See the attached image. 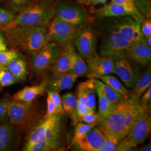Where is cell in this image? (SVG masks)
Segmentation results:
<instances>
[{"label": "cell", "instance_id": "1", "mask_svg": "<svg viewBox=\"0 0 151 151\" xmlns=\"http://www.w3.org/2000/svg\"><path fill=\"white\" fill-rule=\"evenodd\" d=\"M3 28L9 45L21 54L30 55L49 42L45 27L8 25Z\"/></svg>", "mask_w": 151, "mask_h": 151}, {"label": "cell", "instance_id": "2", "mask_svg": "<svg viewBox=\"0 0 151 151\" xmlns=\"http://www.w3.org/2000/svg\"><path fill=\"white\" fill-rule=\"evenodd\" d=\"M55 5L50 0L32 1L15 15L9 25L27 27H48L55 16Z\"/></svg>", "mask_w": 151, "mask_h": 151}, {"label": "cell", "instance_id": "3", "mask_svg": "<svg viewBox=\"0 0 151 151\" xmlns=\"http://www.w3.org/2000/svg\"><path fill=\"white\" fill-rule=\"evenodd\" d=\"M134 100L129 96L115 105L107 119L100 122L101 127L105 132L115 135L120 139L127 136L131 128L128 111Z\"/></svg>", "mask_w": 151, "mask_h": 151}, {"label": "cell", "instance_id": "4", "mask_svg": "<svg viewBox=\"0 0 151 151\" xmlns=\"http://www.w3.org/2000/svg\"><path fill=\"white\" fill-rule=\"evenodd\" d=\"M131 45L120 33L114 22L104 34L100 53V55L114 60L128 57Z\"/></svg>", "mask_w": 151, "mask_h": 151}, {"label": "cell", "instance_id": "5", "mask_svg": "<svg viewBox=\"0 0 151 151\" xmlns=\"http://www.w3.org/2000/svg\"><path fill=\"white\" fill-rule=\"evenodd\" d=\"M60 52L57 44L49 42L37 52L31 54L30 62L33 70L36 72H42L52 67Z\"/></svg>", "mask_w": 151, "mask_h": 151}, {"label": "cell", "instance_id": "6", "mask_svg": "<svg viewBox=\"0 0 151 151\" xmlns=\"http://www.w3.org/2000/svg\"><path fill=\"white\" fill-rule=\"evenodd\" d=\"M77 30V26L54 17L48 27L47 36L49 41L65 45L75 39Z\"/></svg>", "mask_w": 151, "mask_h": 151}, {"label": "cell", "instance_id": "7", "mask_svg": "<svg viewBox=\"0 0 151 151\" xmlns=\"http://www.w3.org/2000/svg\"><path fill=\"white\" fill-rule=\"evenodd\" d=\"M62 115L46 130L43 137L26 151H50L59 149L61 140Z\"/></svg>", "mask_w": 151, "mask_h": 151}, {"label": "cell", "instance_id": "8", "mask_svg": "<svg viewBox=\"0 0 151 151\" xmlns=\"http://www.w3.org/2000/svg\"><path fill=\"white\" fill-rule=\"evenodd\" d=\"M32 102H25L14 100L7 109L6 121L15 125L22 131L32 119Z\"/></svg>", "mask_w": 151, "mask_h": 151}, {"label": "cell", "instance_id": "9", "mask_svg": "<svg viewBox=\"0 0 151 151\" xmlns=\"http://www.w3.org/2000/svg\"><path fill=\"white\" fill-rule=\"evenodd\" d=\"M114 23L120 33L131 45L138 43L144 38L140 31V22L131 16L118 17Z\"/></svg>", "mask_w": 151, "mask_h": 151}, {"label": "cell", "instance_id": "10", "mask_svg": "<svg viewBox=\"0 0 151 151\" xmlns=\"http://www.w3.org/2000/svg\"><path fill=\"white\" fill-rule=\"evenodd\" d=\"M150 108H146L132 125L126 138L132 140L136 145L143 143L151 133V118Z\"/></svg>", "mask_w": 151, "mask_h": 151}, {"label": "cell", "instance_id": "11", "mask_svg": "<svg viewBox=\"0 0 151 151\" xmlns=\"http://www.w3.org/2000/svg\"><path fill=\"white\" fill-rule=\"evenodd\" d=\"M75 44L79 54L86 60L96 54V36L90 27L77 29Z\"/></svg>", "mask_w": 151, "mask_h": 151}, {"label": "cell", "instance_id": "12", "mask_svg": "<svg viewBox=\"0 0 151 151\" xmlns=\"http://www.w3.org/2000/svg\"><path fill=\"white\" fill-rule=\"evenodd\" d=\"M113 73L119 76L128 87H133L140 75L138 65L128 57L115 60Z\"/></svg>", "mask_w": 151, "mask_h": 151}, {"label": "cell", "instance_id": "13", "mask_svg": "<svg viewBox=\"0 0 151 151\" xmlns=\"http://www.w3.org/2000/svg\"><path fill=\"white\" fill-rule=\"evenodd\" d=\"M86 61L88 70L86 76L89 78H99L113 73L115 60L111 58L96 53Z\"/></svg>", "mask_w": 151, "mask_h": 151}, {"label": "cell", "instance_id": "14", "mask_svg": "<svg viewBox=\"0 0 151 151\" xmlns=\"http://www.w3.org/2000/svg\"><path fill=\"white\" fill-rule=\"evenodd\" d=\"M21 130L7 121L0 123V151H15L20 140Z\"/></svg>", "mask_w": 151, "mask_h": 151}, {"label": "cell", "instance_id": "15", "mask_svg": "<svg viewBox=\"0 0 151 151\" xmlns=\"http://www.w3.org/2000/svg\"><path fill=\"white\" fill-rule=\"evenodd\" d=\"M96 14L99 17H118L122 16H131L137 21L142 22L145 19L140 11L138 9H133L119 4L111 2L103 6L96 11Z\"/></svg>", "mask_w": 151, "mask_h": 151}, {"label": "cell", "instance_id": "16", "mask_svg": "<svg viewBox=\"0 0 151 151\" xmlns=\"http://www.w3.org/2000/svg\"><path fill=\"white\" fill-rule=\"evenodd\" d=\"M54 17L75 26L81 25L86 19L80 7L65 2H60L55 5Z\"/></svg>", "mask_w": 151, "mask_h": 151}, {"label": "cell", "instance_id": "17", "mask_svg": "<svg viewBox=\"0 0 151 151\" xmlns=\"http://www.w3.org/2000/svg\"><path fill=\"white\" fill-rule=\"evenodd\" d=\"M105 138L101 127L93 128L78 139L73 145L79 150L99 151Z\"/></svg>", "mask_w": 151, "mask_h": 151}, {"label": "cell", "instance_id": "18", "mask_svg": "<svg viewBox=\"0 0 151 151\" xmlns=\"http://www.w3.org/2000/svg\"><path fill=\"white\" fill-rule=\"evenodd\" d=\"M96 92L95 78L82 82L77 87V99L93 112L96 110Z\"/></svg>", "mask_w": 151, "mask_h": 151}, {"label": "cell", "instance_id": "19", "mask_svg": "<svg viewBox=\"0 0 151 151\" xmlns=\"http://www.w3.org/2000/svg\"><path fill=\"white\" fill-rule=\"evenodd\" d=\"M137 65L143 66L150 65L151 60V47L146 43L144 37L139 42L130 46L128 52V57Z\"/></svg>", "mask_w": 151, "mask_h": 151}, {"label": "cell", "instance_id": "20", "mask_svg": "<svg viewBox=\"0 0 151 151\" xmlns=\"http://www.w3.org/2000/svg\"><path fill=\"white\" fill-rule=\"evenodd\" d=\"M61 114H56L51 117L44 118L43 120L32 128L27 137L23 151H26L27 148L34 143L40 140L43 137L49 127L54 123Z\"/></svg>", "mask_w": 151, "mask_h": 151}, {"label": "cell", "instance_id": "21", "mask_svg": "<svg viewBox=\"0 0 151 151\" xmlns=\"http://www.w3.org/2000/svg\"><path fill=\"white\" fill-rule=\"evenodd\" d=\"M72 45L70 42L68 43L65 44L62 50H60L58 57L52 67L54 77L70 72L71 65L70 49Z\"/></svg>", "mask_w": 151, "mask_h": 151}, {"label": "cell", "instance_id": "22", "mask_svg": "<svg viewBox=\"0 0 151 151\" xmlns=\"http://www.w3.org/2000/svg\"><path fill=\"white\" fill-rule=\"evenodd\" d=\"M48 81L44 80L41 83L32 86H26L17 92L13 96L14 100L25 102H32L36 97L43 95L47 90V86Z\"/></svg>", "mask_w": 151, "mask_h": 151}, {"label": "cell", "instance_id": "23", "mask_svg": "<svg viewBox=\"0 0 151 151\" xmlns=\"http://www.w3.org/2000/svg\"><path fill=\"white\" fill-rule=\"evenodd\" d=\"M78 77V76L70 72L54 77V79L48 82L47 90L59 92L65 90H70Z\"/></svg>", "mask_w": 151, "mask_h": 151}, {"label": "cell", "instance_id": "24", "mask_svg": "<svg viewBox=\"0 0 151 151\" xmlns=\"http://www.w3.org/2000/svg\"><path fill=\"white\" fill-rule=\"evenodd\" d=\"M151 67L145 70L139 76L135 83L133 86V90L129 96L132 97L136 101H138L142 95L145 93L147 88L151 86Z\"/></svg>", "mask_w": 151, "mask_h": 151}, {"label": "cell", "instance_id": "25", "mask_svg": "<svg viewBox=\"0 0 151 151\" xmlns=\"http://www.w3.org/2000/svg\"><path fill=\"white\" fill-rule=\"evenodd\" d=\"M5 67L18 81H22L26 78L27 73V62L22 55L11 60Z\"/></svg>", "mask_w": 151, "mask_h": 151}, {"label": "cell", "instance_id": "26", "mask_svg": "<svg viewBox=\"0 0 151 151\" xmlns=\"http://www.w3.org/2000/svg\"><path fill=\"white\" fill-rule=\"evenodd\" d=\"M70 56L71 65L70 72L78 77L87 76L88 71L87 65L81 55L76 52L73 45L70 49Z\"/></svg>", "mask_w": 151, "mask_h": 151}, {"label": "cell", "instance_id": "27", "mask_svg": "<svg viewBox=\"0 0 151 151\" xmlns=\"http://www.w3.org/2000/svg\"><path fill=\"white\" fill-rule=\"evenodd\" d=\"M96 88L113 105L116 104L125 99L123 95L115 91L111 87L97 80H96Z\"/></svg>", "mask_w": 151, "mask_h": 151}, {"label": "cell", "instance_id": "28", "mask_svg": "<svg viewBox=\"0 0 151 151\" xmlns=\"http://www.w3.org/2000/svg\"><path fill=\"white\" fill-rule=\"evenodd\" d=\"M96 91L99 98V111L97 114L100 116V122H102L107 119L112 111L115 105L110 103L96 88Z\"/></svg>", "mask_w": 151, "mask_h": 151}, {"label": "cell", "instance_id": "29", "mask_svg": "<svg viewBox=\"0 0 151 151\" xmlns=\"http://www.w3.org/2000/svg\"><path fill=\"white\" fill-rule=\"evenodd\" d=\"M99 78L104 82V83L111 87L115 91L123 95L125 99H127L129 97V92L115 77L108 75L102 76Z\"/></svg>", "mask_w": 151, "mask_h": 151}, {"label": "cell", "instance_id": "30", "mask_svg": "<svg viewBox=\"0 0 151 151\" xmlns=\"http://www.w3.org/2000/svg\"><path fill=\"white\" fill-rule=\"evenodd\" d=\"M61 98L64 111L73 113L75 110L77 97L72 93H67L63 94Z\"/></svg>", "mask_w": 151, "mask_h": 151}, {"label": "cell", "instance_id": "31", "mask_svg": "<svg viewBox=\"0 0 151 151\" xmlns=\"http://www.w3.org/2000/svg\"><path fill=\"white\" fill-rule=\"evenodd\" d=\"M19 81L6 67L0 68V87L11 86Z\"/></svg>", "mask_w": 151, "mask_h": 151}, {"label": "cell", "instance_id": "32", "mask_svg": "<svg viewBox=\"0 0 151 151\" xmlns=\"http://www.w3.org/2000/svg\"><path fill=\"white\" fill-rule=\"evenodd\" d=\"M104 133L105 136V138L103 143V146L99 151H115L116 147L121 140L118 137L105 132Z\"/></svg>", "mask_w": 151, "mask_h": 151}, {"label": "cell", "instance_id": "33", "mask_svg": "<svg viewBox=\"0 0 151 151\" xmlns=\"http://www.w3.org/2000/svg\"><path fill=\"white\" fill-rule=\"evenodd\" d=\"M96 124V123L87 124L82 122L78 123L76 127L75 132L73 139L72 140L71 145H73L78 139H80L83 135H85L90 130L95 127Z\"/></svg>", "mask_w": 151, "mask_h": 151}, {"label": "cell", "instance_id": "34", "mask_svg": "<svg viewBox=\"0 0 151 151\" xmlns=\"http://www.w3.org/2000/svg\"><path fill=\"white\" fill-rule=\"evenodd\" d=\"M8 9L16 12L22 10L33 0H2Z\"/></svg>", "mask_w": 151, "mask_h": 151}, {"label": "cell", "instance_id": "35", "mask_svg": "<svg viewBox=\"0 0 151 151\" xmlns=\"http://www.w3.org/2000/svg\"><path fill=\"white\" fill-rule=\"evenodd\" d=\"M22 55L19 52L14 49L0 51V68L5 67L11 60Z\"/></svg>", "mask_w": 151, "mask_h": 151}, {"label": "cell", "instance_id": "36", "mask_svg": "<svg viewBox=\"0 0 151 151\" xmlns=\"http://www.w3.org/2000/svg\"><path fill=\"white\" fill-rule=\"evenodd\" d=\"M90 112H93V111H92L91 110H90L85 104L81 102L80 100L77 99L75 110L74 112L72 113L75 123H77V122H79V119L81 118V116Z\"/></svg>", "mask_w": 151, "mask_h": 151}, {"label": "cell", "instance_id": "37", "mask_svg": "<svg viewBox=\"0 0 151 151\" xmlns=\"http://www.w3.org/2000/svg\"><path fill=\"white\" fill-rule=\"evenodd\" d=\"M15 15V12L0 6V25H9L12 22Z\"/></svg>", "mask_w": 151, "mask_h": 151}, {"label": "cell", "instance_id": "38", "mask_svg": "<svg viewBox=\"0 0 151 151\" xmlns=\"http://www.w3.org/2000/svg\"><path fill=\"white\" fill-rule=\"evenodd\" d=\"M12 100V96L10 95H7L0 99V122L6 121L8 107Z\"/></svg>", "mask_w": 151, "mask_h": 151}, {"label": "cell", "instance_id": "39", "mask_svg": "<svg viewBox=\"0 0 151 151\" xmlns=\"http://www.w3.org/2000/svg\"><path fill=\"white\" fill-rule=\"evenodd\" d=\"M135 5L141 14L151 18V0H134Z\"/></svg>", "mask_w": 151, "mask_h": 151}, {"label": "cell", "instance_id": "40", "mask_svg": "<svg viewBox=\"0 0 151 151\" xmlns=\"http://www.w3.org/2000/svg\"><path fill=\"white\" fill-rule=\"evenodd\" d=\"M47 91L48 93V96L51 99V100L54 103L56 109H57V114H63L64 113V110L62 105V98L59 94V92L53 91H50V90H46Z\"/></svg>", "mask_w": 151, "mask_h": 151}, {"label": "cell", "instance_id": "41", "mask_svg": "<svg viewBox=\"0 0 151 151\" xmlns=\"http://www.w3.org/2000/svg\"><path fill=\"white\" fill-rule=\"evenodd\" d=\"M137 145L129 140L125 137L119 141V143L116 147V151H137Z\"/></svg>", "mask_w": 151, "mask_h": 151}, {"label": "cell", "instance_id": "42", "mask_svg": "<svg viewBox=\"0 0 151 151\" xmlns=\"http://www.w3.org/2000/svg\"><path fill=\"white\" fill-rule=\"evenodd\" d=\"M79 122H82L87 124H97L100 122V118L98 114L95 112H90L81 116L79 119Z\"/></svg>", "mask_w": 151, "mask_h": 151}, {"label": "cell", "instance_id": "43", "mask_svg": "<svg viewBox=\"0 0 151 151\" xmlns=\"http://www.w3.org/2000/svg\"><path fill=\"white\" fill-rule=\"evenodd\" d=\"M140 31L145 38L151 37V18L143 19L140 24Z\"/></svg>", "mask_w": 151, "mask_h": 151}, {"label": "cell", "instance_id": "44", "mask_svg": "<svg viewBox=\"0 0 151 151\" xmlns=\"http://www.w3.org/2000/svg\"><path fill=\"white\" fill-rule=\"evenodd\" d=\"M139 98L138 103L145 108H150L151 102V86L149 87L145 93Z\"/></svg>", "mask_w": 151, "mask_h": 151}, {"label": "cell", "instance_id": "45", "mask_svg": "<svg viewBox=\"0 0 151 151\" xmlns=\"http://www.w3.org/2000/svg\"><path fill=\"white\" fill-rule=\"evenodd\" d=\"M47 110L45 115L44 116V118L51 117L52 116L57 114L56 106L54 103L53 102V101L49 96H47Z\"/></svg>", "mask_w": 151, "mask_h": 151}, {"label": "cell", "instance_id": "46", "mask_svg": "<svg viewBox=\"0 0 151 151\" xmlns=\"http://www.w3.org/2000/svg\"><path fill=\"white\" fill-rule=\"evenodd\" d=\"M9 43L6 38L2 25H0V51L6 50L9 49Z\"/></svg>", "mask_w": 151, "mask_h": 151}, {"label": "cell", "instance_id": "47", "mask_svg": "<svg viewBox=\"0 0 151 151\" xmlns=\"http://www.w3.org/2000/svg\"><path fill=\"white\" fill-rule=\"evenodd\" d=\"M111 2L126 6L133 9H138L135 5L134 0H111Z\"/></svg>", "mask_w": 151, "mask_h": 151}, {"label": "cell", "instance_id": "48", "mask_svg": "<svg viewBox=\"0 0 151 151\" xmlns=\"http://www.w3.org/2000/svg\"><path fill=\"white\" fill-rule=\"evenodd\" d=\"M90 2L93 5H99V4H105L108 0H90Z\"/></svg>", "mask_w": 151, "mask_h": 151}, {"label": "cell", "instance_id": "49", "mask_svg": "<svg viewBox=\"0 0 151 151\" xmlns=\"http://www.w3.org/2000/svg\"><path fill=\"white\" fill-rule=\"evenodd\" d=\"M139 151H151V145H146V146H143L141 147Z\"/></svg>", "mask_w": 151, "mask_h": 151}, {"label": "cell", "instance_id": "50", "mask_svg": "<svg viewBox=\"0 0 151 151\" xmlns=\"http://www.w3.org/2000/svg\"><path fill=\"white\" fill-rule=\"evenodd\" d=\"M146 43L149 47H151V37L146 38Z\"/></svg>", "mask_w": 151, "mask_h": 151}, {"label": "cell", "instance_id": "51", "mask_svg": "<svg viewBox=\"0 0 151 151\" xmlns=\"http://www.w3.org/2000/svg\"><path fill=\"white\" fill-rule=\"evenodd\" d=\"M1 88H0V91H1Z\"/></svg>", "mask_w": 151, "mask_h": 151}]
</instances>
